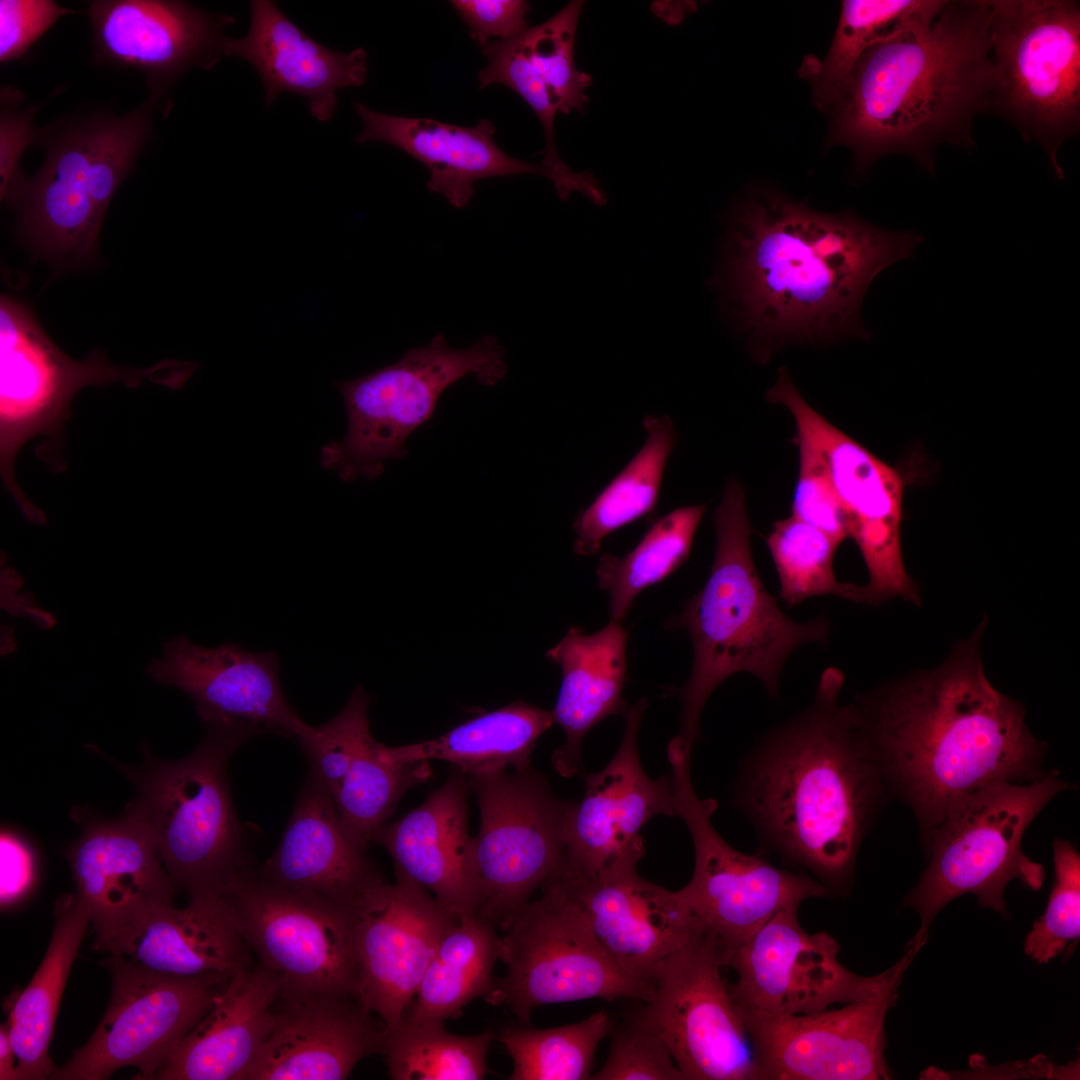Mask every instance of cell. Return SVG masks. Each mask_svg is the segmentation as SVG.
<instances>
[{"instance_id":"49","label":"cell","mask_w":1080,"mask_h":1080,"mask_svg":"<svg viewBox=\"0 0 1080 1080\" xmlns=\"http://www.w3.org/2000/svg\"><path fill=\"white\" fill-rule=\"evenodd\" d=\"M799 473L792 500V516L828 534L839 545L848 537L845 516L829 470L818 445L797 431Z\"/></svg>"},{"instance_id":"1","label":"cell","mask_w":1080,"mask_h":1080,"mask_svg":"<svg viewBox=\"0 0 1080 1080\" xmlns=\"http://www.w3.org/2000/svg\"><path fill=\"white\" fill-rule=\"evenodd\" d=\"M923 239L755 189L731 213L716 287L761 361L791 342L868 340L861 304L871 281Z\"/></svg>"},{"instance_id":"53","label":"cell","mask_w":1080,"mask_h":1080,"mask_svg":"<svg viewBox=\"0 0 1080 1080\" xmlns=\"http://www.w3.org/2000/svg\"><path fill=\"white\" fill-rule=\"evenodd\" d=\"M35 108L21 112L2 110L0 122V176L1 200L13 203L23 179L19 175V161L25 149L42 132L32 125Z\"/></svg>"},{"instance_id":"6","label":"cell","mask_w":1080,"mask_h":1080,"mask_svg":"<svg viewBox=\"0 0 1080 1080\" xmlns=\"http://www.w3.org/2000/svg\"><path fill=\"white\" fill-rule=\"evenodd\" d=\"M249 738L242 730L211 726L180 760L159 761L146 752L142 766L125 767L138 793L130 803L174 886L189 896L223 893L236 875L253 867L227 776L231 755Z\"/></svg>"},{"instance_id":"46","label":"cell","mask_w":1080,"mask_h":1080,"mask_svg":"<svg viewBox=\"0 0 1080 1080\" xmlns=\"http://www.w3.org/2000/svg\"><path fill=\"white\" fill-rule=\"evenodd\" d=\"M369 697L361 686L331 720L319 726L305 722L295 737L313 769L333 795L355 757L373 738L368 718Z\"/></svg>"},{"instance_id":"3","label":"cell","mask_w":1080,"mask_h":1080,"mask_svg":"<svg viewBox=\"0 0 1080 1080\" xmlns=\"http://www.w3.org/2000/svg\"><path fill=\"white\" fill-rule=\"evenodd\" d=\"M844 674L823 671L812 703L771 729L740 764L733 803L763 851L847 893L860 846L890 799L860 734Z\"/></svg>"},{"instance_id":"31","label":"cell","mask_w":1080,"mask_h":1080,"mask_svg":"<svg viewBox=\"0 0 1080 1080\" xmlns=\"http://www.w3.org/2000/svg\"><path fill=\"white\" fill-rule=\"evenodd\" d=\"M469 775L454 766L443 785L373 838L392 857L395 874L427 890L458 918L471 917Z\"/></svg>"},{"instance_id":"15","label":"cell","mask_w":1080,"mask_h":1080,"mask_svg":"<svg viewBox=\"0 0 1080 1080\" xmlns=\"http://www.w3.org/2000/svg\"><path fill=\"white\" fill-rule=\"evenodd\" d=\"M223 894L258 964L281 990L358 997L353 911L279 886L253 867L236 875Z\"/></svg>"},{"instance_id":"13","label":"cell","mask_w":1080,"mask_h":1080,"mask_svg":"<svg viewBox=\"0 0 1080 1080\" xmlns=\"http://www.w3.org/2000/svg\"><path fill=\"white\" fill-rule=\"evenodd\" d=\"M691 748L679 736L667 746L677 816L685 822L694 847V871L677 891L697 923L721 949L725 964L780 910L829 894L805 872L779 868L760 855L733 848L716 830L714 799H702L691 779Z\"/></svg>"},{"instance_id":"36","label":"cell","mask_w":1080,"mask_h":1080,"mask_svg":"<svg viewBox=\"0 0 1080 1080\" xmlns=\"http://www.w3.org/2000/svg\"><path fill=\"white\" fill-rule=\"evenodd\" d=\"M54 917L42 962L28 986L10 1004L6 1024L16 1057L15 1080L50 1079L55 1070L49 1045L62 993L90 921L73 893L56 900Z\"/></svg>"},{"instance_id":"42","label":"cell","mask_w":1080,"mask_h":1080,"mask_svg":"<svg viewBox=\"0 0 1080 1080\" xmlns=\"http://www.w3.org/2000/svg\"><path fill=\"white\" fill-rule=\"evenodd\" d=\"M388 1031V1030H387ZM494 1033L448 1032L444 1022L417 1021L403 1015L387 1033L385 1063L395 1080H480Z\"/></svg>"},{"instance_id":"16","label":"cell","mask_w":1080,"mask_h":1080,"mask_svg":"<svg viewBox=\"0 0 1080 1080\" xmlns=\"http://www.w3.org/2000/svg\"><path fill=\"white\" fill-rule=\"evenodd\" d=\"M766 399L787 408L797 431L811 438L823 453L848 537L856 543L868 570L863 603L877 605L896 596L917 602V589L902 558L904 483L899 472L813 409L785 367L779 369Z\"/></svg>"},{"instance_id":"10","label":"cell","mask_w":1080,"mask_h":1080,"mask_svg":"<svg viewBox=\"0 0 1080 1080\" xmlns=\"http://www.w3.org/2000/svg\"><path fill=\"white\" fill-rule=\"evenodd\" d=\"M996 87L991 110L1045 151L1057 179L1063 143L1080 126V6L988 0Z\"/></svg>"},{"instance_id":"47","label":"cell","mask_w":1080,"mask_h":1080,"mask_svg":"<svg viewBox=\"0 0 1080 1080\" xmlns=\"http://www.w3.org/2000/svg\"><path fill=\"white\" fill-rule=\"evenodd\" d=\"M1052 848L1054 884L1044 914L1024 942L1025 954L1040 964L1057 957L1080 935V855L1061 838L1053 840Z\"/></svg>"},{"instance_id":"22","label":"cell","mask_w":1080,"mask_h":1080,"mask_svg":"<svg viewBox=\"0 0 1080 1080\" xmlns=\"http://www.w3.org/2000/svg\"><path fill=\"white\" fill-rule=\"evenodd\" d=\"M647 707L646 697L627 707L619 748L600 772L585 774L584 795L565 816L562 870L570 875L598 873L644 845L640 831L652 818L677 816L671 773L653 779L641 764L638 734Z\"/></svg>"},{"instance_id":"14","label":"cell","mask_w":1080,"mask_h":1080,"mask_svg":"<svg viewBox=\"0 0 1080 1080\" xmlns=\"http://www.w3.org/2000/svg\"><path fill=\"white\" fill-rule=\"evenodd\" d=\"M724 955L699 924L661 960L650 997L627 1013L667 1046L684 1080H761Z\"/></svg>"},{"instance_id":"28","label":"cell","mask_w":1080,"mask_h":1080,"mask_svg":"<svg viewBox=\"0 0 1080 1080\" xmlns=\"http://www.w3.org/2000/svg\"><path fill=\"white\" fill-rule=\"evenodd\" d=\"M88 14L95 59L142 72L157 92L192 66L212 67L233 21L164 0H98Z\"/></svg>"},{"instance_id":"19","label":"cell","mask_w":1080,"mask_h":1080,"mask_svg":"<svg viewBox=\"0 0 1080 1080\" xmlns=\"http://www.w3.org/2000/svg\"><path fill=\"white\" fill-rule=\"evenodd\" d=\"M900 983L874 997L808 1014L740 1009L761 1079H890L885 1019Z\"/></svg>"},{"instance_id":"24","label":"cell","mask_w":1080,"mask_h":1080,"mask_svg":"<svg viewBox=\"0 0 1080 1080\" xmlns=\"http://www.w3.org/2000/svg\"><path fill=\"white\" fill-rule=\"evenodd\" d=\"M644 854L645 845L635 847L588 877L562 870L557 874L616 966L649 985L658 963L681 946L698 923L677 891L638 874Z\"/></svg>"},{"instance_id":"5","label":"cell","mask_w":1080,"mask_h":1080,"mask_svg":"<svg viewBox=\"0 0 1080 1080\" xmlns=\"http://www.w3.org/2000/svg\"><path fill=\"white\" fill-rule=\"evenodd\" d=\"M716 547L709 578L667 621L690 636L694 660L690 677L676 694L681 705L679 736L693 747L701 738L700 716L716 688L735 673L757 677L771 698L779 697L782 667L800 645L823 643L830 631L825 616L798 623L788 618L755 567L745 493L727 481L714 513Z\"/></svg>"},{"instance_id":"32","label":"cell","mask_w":1080,"mask_h":1080,"mask_svg":"<svg viewBox=\"0 0 1080 1080\" xmlns=\"http://www.w3.org/2000/svg\"><path fill=\"white\" fill-rule=\"evenodd\" d=\"M93 127L94 117L51 136L44 164L23 180L13 203L21 205L27 238L50 259L78 264L95 253L104 216L90 194Z\"/></svg>"},{"instance_id":"2","label":"cell","mask_w":1080,"mask_h":1080,"mask_svg":"<svg viewBox=\"0 0 1080 1080\" xmlns=\"http://www.w3.org/2000/svg\"><path fill=\"white\" fill-rule=\"evenodd\" d=\"M977 632L946 663L861 695L860 734L891 798L914 813L922 845L950 810L1000 782L1045 774L1047 746L1019 702L986 677Z\"/></svg>"},{"instance_id":"29","label":"cell","mask_w":1080,"mask_h":1080,"mask_svg":"<svg viewBox=\"0 0 1080 1080\" xmlns=\"http://www.w3.org/2000/svg\"><path fill=\"white\" fill-rule=\"evenodd\" d=\"M259 872L271 882L355 911L386 881L347 836L334 799L311 768L282 838Z\"/></svg>"},{"instance_id":"30","label":"cell","mask_w":1080,"mask_h":1080,"mask_svg":"<svg viewBox=\"0 0 1080 1080\" xmlns=\"http://www.w3.org/2000/svg\"><path fill=\"white\" fill-rule=\"evenodd\" d=\"M251 22L242 38L224 37L222 53L249 62L265 88L267 104L282 92L305 97L311 115L330 120L337 107V91L366 82L367 53L331 50L314 41L273 2L254 0Z\"/></svg>"},{"instance_id":"17","label":"cell","mask_w":1080,"mask_h":1080,"mask_svg":"<svg viewBox=\"0 0 1080 1080\" xmlns=\"http://www.w3.org/2000/svg\"><path fill=\"white\" fill-rule=\"evenodd\" d=\"M798 909L792 905L780 910L727 958L725 966L737 975L731 995L741 1010L808 1014L874 997L902 980L922 948L909 942L888 970L861 976L839 962L840 947L832 936L801 927Z\"/></svg>"},{"instance_id":"50","label":"cell","mask_w":1080,"mask_h":1080,"mask_svg":"<svg viewBox=\"0 0 1080 1080\" xmlns=\"http://www.w3.org/2000/svg\"><path fill=\"white\" fill-rule=\"evenodd\" d=\"M68 11L48 0L0 1V60L18 59Z\"/></svg>"},{"instance_id":"18","label":"cell","mask_w":1080,"mask_h":1080,"mask_svg":"<svg viewBox=\"0 0 1080 1080\" xmlns=\"http://www.w3.org/2000/svg\"><path fill=\"white\" fill-rule=\"evenodd\" d=\"M102 965L112 980L107 1009L89 1040L50 1079L104 1080L133 1066L137 1079L153 1080L226 985L153 973L114 955Z\"/></svg>"},{"instance_id":"33","label":"cell","mask_w":1080,"mask_h":1080,"mask_svg":"<svg viewBox=\"0 0 1080 1080\" xmlns=\"http://www.w3.org/2000/svg\"><path fill=\"white\" fill-rule=\"evenodd\" d=\"M354 108L363 124L358 142H384L420 161L429 171L428 190L442 195L455 208L469 204L475 182L484 178L537 174L550 179L542 165L506 154L496 144V126L489 120L464 127L379 113L359 102Z\"/></svg>"},{"instance_id":"35","label":"cell","mask_w":1080,"mask_h":1080,"mask_svg":"<svg viewBox=\"0 0 1080 1080\" xmlns=\"http://www.w3.org/2000/svg\"><path fill=\"white\" fill-rule=\"evenodd\" d=\"M627 632L621 622L610 621L593 634L571 627L562 640L547 651L557 664L562 682L554 709V723L565 733L564 744L551 757L555 770L565 778L582 772L581 749L586 734L613 714H623L626 680Z\"/></svg>"},{"instance_id":"41","label":"cell","mask_w":1080,"mask_h":1080,"mask_svg":"<svg viewBox=\"0 0 1080 1080\" xmlns=\"http://www.w3.org/2000/svg\"><path fill=\"white\" fill-rule=\"evenodd\" d=\"M705 511L704 504L679 507L658 519L624 556L602 555L596 574L609 593L610 621L621 622L640 592L687 561Z\"/></svg>"},{"instance_id":"11","label":"cell","mask_w":1080,"mask_h":1080,"mask_svg":"<svg viewBox=\"0 0 1080 1080\" xmlns=\"http://www.w3.org/2000/svg\"><path fill=\"white\" fill-rule=\"evenodd\" d=\"M480 814L469 855L471 917L504 931L565 864L563 827L573 801L531 765L469 775Z\"/></svg>"},{"instance_id":"39","label":"cell","mask_w":1080,"mask_h":1080,"mask_svg":"<svg viewBox=\"0 0 1080 1080\" xmlns=\"http://www.w3.org/2000/svg\"><path fill=\"white\" fill-rule=\"evenodd\" d=\"M642 423L647 433L645 444L574 521L577 555L596 554L605 537L653 512L657 506L677 433L668 416L647 415Z\"/></svg>"},{"instance_id":"34","label":"cell","mask_w":1080,"mask_h":1080,"mask_svg":"<svg viewBox=\"0 0 1080 1080\" xmlns=\"http://www.w3.org/2000/svg\"><path fill=\"white\" fill-rule=\"evenodd\" d=\"M277 979L260 964L237 973L156 1074L158 1080H247L270 1030Z\"/></svg>"},{"instance_id":"23","label":"cell","mask_w":1080,"mask_h":1080,"mask_svg":"<svg viewBox=\"0 0 1080 1080\" xmlns=\"http://www.w3.org/2000/svg\"><path fill=\"white\" fill-rule=\"evenodd\" d=\"M147 673L187 693L207 727L295 739L305 724L284 695L274 651L251 652L236 643L208 648L178 636L164 643Z\"/></svg>"},{"instance_id":"8","label":"cell","mask_w":1080,"mask_h":1080,"mask_svg":"<svg viewBox=\"0 0 1080 1080\" xmlns=\"http://www.w3.org/2000/svg\"><path fill=\"white\" fill-rule=\"evenodd\" d=\"M1072 786L1051 770L1030 782L989 785L956 804L922 845L929 863L902 904L920 916L914 938L926 940L935 916L961 895L1006 915L1009 882L1040 890L1044 867L1023 853L1022 840L1052 798Z\"/></svg>"},{"instance_id":"54","label":"cell","mask_w":1080,"mask_h":1080,"mask_svg":"<svg viewBox=\"0 0 1080 1080\" xmlns=\"http://www.w3.org/2000/svg\"><path fill=\"white\" fill-rule=\"evenodd\" d=\"M16 1057L11 1046L7 1024L0 1028V1079L15 1080Z\"/></svg>"},{"instance_id":"51","label":"cell","mask_w":1080,"mask_h":1080,"mask_svg":"<svg viewBox=\"0 0 1080 1080\" xmlns=\"http://www.w3.org/2000/svg\"><path fill=\"white\" fill-rule=\"evenodd\" d=\"M450 3L467 25L470 37L481 47L495 38V41L512 39L528 28L527 1L453 0Z\"/></svg>"},{"instance_id":"12","label":"cell","mask_w":1080,"mask_h":1080,"mask_svg":"<svg viewBox=\"0 0 1080 1080\" xmlns=\"http://www.w3.org/2000/svg\"><path fill=\"white\" fill-rule=\"evenodd\" d=\"M500 936L499 961L484 1000L507 1006L519 1025L530 1026L533 1010L547 1004L591 998L645 1001L651 987L626 976L594 935L579 903L556 874Z\"/></svg>"},{"instance_id":"43","label":"cell","mask_w":1080,"mask_h":1080,"mask_svg":"<svg viewBox=\"0 0 1080 1080\" xmlns=\"http://www.w3.org/2000/svg\"><path fill=\"white\" fill-rule=\"evenodd\" d=\"M381 745L372 738L363 747L332 795L347 836L365 851L403 794L431 774L428 762L386 760Z\"/></svg>"},{"instance_id":"27","label":"cell","mask_w":1080,"mask_h":1080,"mask_svg":"<svg viewBox=\"0 0 1080 1080\" xmlns=\"http://www.w3.org/2000/svg\"><path fill=\"white\" fill-rule=\"evenodd\" d=\"M94 949L153 973L225 986L252 967V950L223 893L190 896L184 908L155 907Z\"/></svg>"},{"instance_id":"40","label":"cell","mask_w":1080,"mask_h":1080,"mask_svg":"<svg viewBox=\"0 0 1080 1080\" xmlns=\"http://www.w3.org/2000/svg\"><path fill=\"white\" fill-rule=\"evenodd\" d=\"M942 0H844L838 25L826 56H807L802 77L814 100L826 109L860 57L874 44L944 7Z\"/></svg>"},{"instance_id":"9","label":"cell","mask_w":1080,"mask_h":1080,"mask_svg":"<svg viewBox=\"0 0 1080 1080\" xmlns=\"http://www.w3.org/2000/svg\"><path fill=\"white\" fill-rule=\"evenodd\" d=\"M506 373L505 351L494 335L458 349L437 334L391 365L334 382L343 397L348 427L341 441L322 446L321 466L337 472L344 482L375 479L387 462L407 455V439L432 417L449 386L468 375L492 386Z\"/></svg>"},{"instance_id":"37","label":"cell","mask_w":1080,"mask_h":1080,"mask_svg":"<svg viewBox=\"0 0 1080 1080\" xmlns=\"http://www.w3.org/2000/svg\"><path fill=\"white\" fill-rule=\"evenodd\" d=\"M553 723L551 712L516 701L432 740L395 747L382 743L381 754L398 764L443 760L467 775L516 770L530 765L538 739Z\"/></svg>"},{"instance_id":"21","label":"cell","mask_w":1080,"mask_h":1080,"mask_svg":"<svg viewBox=\"0 0 1080 1080\" xmlns=\"http://www.w3.org/2000/svg\"><path fill=\"white\" fill-rule=\"evenodd\" d=\"M583 1L573 0L539 25L505 41L482 46L487 65L478 74L481 89L504 85L520 96L539 119L545 135L542 166L550 173L557 194L573 191L591 201L601 195L598 180L574 172L560 158L554 138L557 113L582 112L588 102L590 75L575 65L574 46Z\"/></svg>"},{"instance_id":"38","label":"cell","mask_w":1080,"mask_h":1080,"mask_svg":"<svg viewBox=\"0 0 1080 1080\" xmlns=\"http://www.w3.org/2000/svg\"><path fill=\"white\" fill-rule=\"evenodd\" d=\"M500 955L496 929L472 917L461 918L440 939L404 1014L417 1021L455 1018L493 984Z\"/></svg>"},{"instance_id":"45","label":"cell","mask_w":1080,"mask_h":1080,"mask_svg":"<svg viewBox=\"0 0 1080 1080\" xmlns=\"http://www.w3.org/2000/svg\"><path fill=\"white\" fill-rule=\"evenodd\" d=\"M766 543L780 583L779 598L788 606L820 595L863 603L862 586L836 578L833 563L839 544L822 530L791 515L773 524Z\"/></svg>"},{"instance_id":"7","label":"cell","mask_w":1080,"mask_h":1080,"mask_svg":"<svg viewBox=\"0 0 1080 1080\" xmlns=\"http://www.w3.org/2000/svg\"><path fill=\"white\" fill-rule=\"evenodd\" d=\"M197 369L187 361L162 360L143 368L115 366L94 350L77 361L64 354L38 324L26 305L13 297L0 302V470L5 487L23 514L43 523V512L23 493L15 477V459L37 436L47 441L37 455L62 470L63 426L78 391L88 385L122 383L129 388L144 380L180 389Z\"/></svg>"},{"instance_id":"20","label":"cell","mask_w":1080,"mask_h":1080,"mask_svg":"<svg viewBox=\"0 0 1080 1080\" xmlns=\"http://www.w3.org/2000/svg\"><path fill=\"white\" fill-rule=\"evenodd\" d=\"M354 911L358 999L392 1030L414 999L445 933L459 920L427 890L395 874Z\"/></svg>"},{"instance_id":"52","label":"cell","mask_w":1080,"mask_h":1080,"mask_svg":"<svg viewBox=\"0 0 1080 1080\" xmlns=\"http://www.w3.org/2000/svg\"><path fill=\"white\" fill-rule=\"evenodd\" d=\"M1 906H12L28 896L37 880V857L32 844L20 832L2 827Z\"/></svg>"},{"instance_id":"25","label":"cell","mask_w":1080,"mask_h":1080,"mask_svg":"<svg viewBox=\"0 0 1080 1080\" xmlns=\"http://www.w3.org/2000/svg\"><path fill=\"white\" fill-rule=\"evenodd\" d=\"M355 995L279 991L270 1030L247 1080H343L384 1053L387 1029Z\"/></svg>"},{"instance_id":"26","label":"cell","mask_w":1080,"mask_h":1080,"mask_svg":"<svg viewBox=\"0 0 1080 1080\" xmlns=\"http://www.w3.org/2000/svg\"><path fill=\"white\" fill-rule=\"evenodd\" d=\"M79 823L82 832L69 846L67 859L95 942L155 907L173 904L176 887L131 803L119 818L83 817Z\"/></svg>"},{"instance_id":"4","label":"cell","mask_w":1080,"mask_h":1080,"mask_svg":"<svg viewBox=\"0 0 1080 1080\" xmlns=\"http://www.w3.org/2000/svg\"><path fill=\"white\" fill-rule=\"evenodd\" d=\"M995 87L988 0L946 1L860 57L825 109L829 140L851 150L859 174L889 154L933 173L939 145L974 148L973 120Z\"/></svg>"},{"instance_id":"48","label":"cell","mask_w":1080,"mask_h":1080,"mask_svg":"<svg viewBox=\"0 0 1080 1080\" xmlns=\"http://www.w3.org/2000/svg\"><path fill=\"white\" fill-rule=\"evenodd\" d=\"M610 1050L593 1080H684L666 1044L628 1013L612 1020Z\"/></svg>"},{"instance_id":"44","label":"cell","mask_w":1080,"mask_h":1080,"mask_svg":"<svg viewBox=\"0 0 1080 1080\" xmlns=\"http://www.w3.org/2000/svg\"><path fill=\"white\" fill-rule=\"evenodd\" d=\"M612 1019L600 1010L573 1024L536 1029L503 1028L496 1038L513 1060L510 1080H587L598 1044Z\"/></svg>"}]
</instances>
